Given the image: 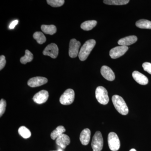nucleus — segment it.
<instances>
[{
	"label": "nucleus",
	"mask_w": 151,
	"mask_h": 151,
	"mask_svg": "<svg viewBox=\"0 0 151 151\" xmlns=\"http://www.w3.org/2000/svg\"><path fill=\"white\" fill-rule=\"evenodd\" d=\"M112 100L114 107L119 113L123 115H127L128 114L129 108L122 97L118 95H114L112 97Z\"/></svg>",
	"instance_id": "f257e3e1"
},
{
	"label": "nucleus",
	"mask_w": 151,
	"mask_h": 151,
	"mask_svg": "<svg viewBox=\"0 0 151 151\" xmlns=\"http://www.w3.org/2000/svg\"><path fill=\"white\" fill-rule=\"evenodd\" d=\"M96 44L94 40H87L81 47L78 53V57L81 61L86 60Z\"/></svg>",
	"instance_id": "f03ea898"
},
{
	"label": "nucleus",
	"mask_w": 151,
	"mask_h": 151,
	"mask_svg": "<svg viewBox=\"0 0 151 151\" xmlns=\"http://www.w3.org/2000/svg\"><path fill=\"white\" fill-rule=\"evenodd\" d=\"M95 96L98 102L102 105H106L109 102L108 91L103 86H99L97 87L95 91Z\"/></svg>",
	"instance_id": "7ed1b4c3"
},
{
	"label": "nucleus",
	"mask_w": 151,
	"mask_h": 151,
	"mask_svg": "<svg viewBox=\"0 0 151 151\" xmlns=\"http://www.w3.org/2000/svg\"><path fill=\"white\" fill-rule=\"evenodd\" d=\"M108 144L111 151H117L120 149L121 144L119 137L116 133L111 132L108 136Z\"/></svg>",
	"instance_id": "20e7f679"
},
{
	"label": "nucleus",
	"mask_w": 151,
	"mask_h": 151,
	"mask_svg": "<svg viewBox=\"0 0 151 151\" xmlns=\"http://www.w3.org/2000/svg\"><path fill=\"white\" fill-rule=\"evenodd\" d=\"M75 98V93L73 90L68 89L65 90L60 98V102L63 105H69L72 104Z\"/></svg>",
	"instance_id": "39448f33"
},
{
	"label": "nucleus",
	"mask_w": 151,
	"mask_h": 151,
	"mask_svg": "<svg viewBox=\"0 0 151 151\" xmlns=\"http://www.w3.org/2000/svg\"><path fill=\"white\" fill-rule=\"evenodd\" d=\"M93 151H101L103 148V139L101 132L97 131L95 133L92 142Z\"/></svg>",
	"instance_id": "423d86ee"
},
{
	"label": "nucleus",
	"mask_w": 151,
	"mask_h": 151,
	"mask_svg": "<svg viewBox=\"0 0 151 151\" xmlns=\"http://www.w3.org/2000/svg\"><path fill=\"white\" fill-rule=\"evenodd\" d=\"M81 46V43L75 39H72L70 40L69 43V56L71 58L76 57L79 53V49Z\"/></svg>",
	"instance_id": "0eeeda50"
},
{
	"label": "nucleus",
	"mask_w": 151,
	"mask_h": 151,
	"mask_svg": "<svg viewBox=\"0 0 151 151\" xmlns=\"http://www.w3.org/2000/svg\"><path fill=\"white\" fill-rule=\"evenodd\" d=\"M58 47L55 43H51L45 47L43 51V54L45 55L50 56L52 58H55L57 57L58 54Z\"/></svg>",
	"instance_id": "6e6552de"
},
{
	"label": "nucleus",
	"mask_w": 151,
	"mask_h": 151,
	"mask_svg": "<svg viewBox=\"0 0 151 151\" xmlns=\"http://www.w3.org/2000/svg\"><path fill=\"white\" fill-rule=\"evenodd\" d=\"M129 49L127 46H119L112 48L110 51V55L112 59H116L124 55Z\"/></svg>",
	"instance_id": "1a4fd4ad"
},
{
	"label": "nucleus",
	"mask_w": 151,
	"mask_h": 151,
	"mask_svg": "<svg viewBox=\"0 0 151 151\" xmlns=\"http://www.w3.org/2000/svg\"><path fill=\"white\" fill-rule=\"evenodd\" d=\"M49 93L46 90H42L37 93L33 97V100L38 104H43L48 100Z\"/></svg>",
	"instance_id": "9d476101"
},
{
	"label": "nucleus",
	"mask_w": 151,
	"mask_h": 151,
	"mask_svg": "<svg viewBox=\"0 0 151 151\" xmlns=\"http://www.w3.org/2000/svg\"><path fill=\"white\" fill-rule=\"evenodd\" d=\"M47 78L41 76H37L31 78L28 81L29 86L31 87H36L43 85L47 82Z\"/></svg>",
	"instance_id": "9b49d317"
},
{
	"label": "nucleus",
	"mask_w": 151,
	"mask_h": 151,
	"mask_svg": "<svg viewBox=\"0 0 151 151\" xmlns=\"http://www.w3.org/2000/svg\"><path fill=\"white\" fill-rule=\"evenodd\" d=\"M100 71L103 77L108 81H112L115 79V74L112 69L108 66L103 65L101 68Z\"/></svg>",
	"instance_id": "f8f14e48"
},
{
	"label": "nucleus",
	"mask_w": 151,
	"mask_h": 151,
	"mask_svg": "<svg viewBox=\"0 0 151 151\" xmlns=\"http://www.w3.org/2000/svg\"><path fill=\"white\" fill-rule=\"evenodd\" d=\"M70 139L68 135L63 134L57 138L55 142L61 148L65 149L70 144Z\"/></svg>",
	"instance_id": "ddd939ff"
},
{
	"label": "nucleus",
	"mask_w": 151,
	"mask_h": 151,
	"mask_svg": "<svg viewBox=\"0 0 151 151\" xmlns=\"http://www.w3.org/2000/svg\"><path fill=\"white\" fill-rule=\"evenodd\" d=\"M132 76L135 81L141 85H145L148 83V79L145 76L137 70L133 72Z\"/></svg>",
	"instance_id": "4468645a"
},
{
	"label": "nucleus",
	"mask_w": 151,
	"mask_h": 151,
	"mask_svg": "<svg viewBox=\"0 0 151 151\" xmlns=\"http://www.w3.org/2000/svg\"><path fill=\"white\" fill-rule=\"evenodd\" d=\"M137 40V37L134 35L129 36L121 39L118 41V44L121 46H127L135 43Z\"/></svg>",
	"instance_id": "2eb2a0df"
},
{
	"label": "nucleus",
	"mask_w": 151,
	"mask_h": 151,
	"mask_svg": "<svg viewBox=\"0 0 151 151\" xmlns=\"http://www.w3.org/2000/svg\"><path fill=\"white\" fill-rule=\"evenodd\" d=\"M91 137V131L89 129H85L81 132L80 135V141L83 145H87L89 142Z\"/></svg>",
	"instance_id": "dca6fc26"
},
{
	"label": "nucleus",
	"mask_w": 151,
	"mask_h": 151,
	"mask_svg": "<svg viewBox=\"0 0 151 151\" xmlns=\"http://www.w3.org/2000/svg\"><path fill=\"white\" fill-rule=\"evenodd\" d=\"M41 28L45 33L50 35H53L57 31L56 27L54 25H42Z\"/></svg>",
	"instance_id": "f3484780"
},
{
	"label": "nucleus",
	"mask_w": 151,
	"mask_h": 151,
	"mask_svg": "<svg viewBox=\"0 0 151 151\" xmlns=\"http://www.w3.org/2000/svg\"><path fill=\"white\" fill-rule=\"evenodd\" d=\"M66 131L65 128L62 126H58L50 134V137L52 140H56L60 135L63 134Z\"/></svg>",
	"instance_id": "a211bd4d"
},
{
	"label": "nucleus",
	"mask_w": 151,
	"mask_h": 151,
	"mask_svg": "<svg viewBox=\"0 0 151 151\" xmlns=\"http://www.w3.org/2000/svg\"><path fill=\"white\" fill-rule=\"evenodd\" d=\"M97 24V22L96 21H86L81 24V27L84 30L89 31L95 27Z\"/></svg>",
	"instance_id": "6ab92c4d"
},
{
	"label": "nucleus",
	"mask_w": 151,
	"mask_h": 151,
	"mask_svg": "<svg viewBox=\"0 0 151 151\" xmlns=\"http://www.w3.org/2000/svg\"><path fill=\"white\" fill-rule=\"evenodd\" d=\"M136 25L139 28L151 29V22L148 20H139L136 22Z\"/></svg>",
	"instance_id": "aec40b11"
},
{
	"label": "nucleus",
	"mask_w": 151,
	"mask_h": 151,
	"mask_svg": "<svg viewBox=\"0 0 151 151\" xmlns=\"http://www.w3.org/2000/svg\"><path fill=\"white\" fill-rule=\"evenodd\" d=\"M33 59V55L29 50H26L25 54L24 56L22 57L20 59V62L22 64H25L27 63L30 62Z\"/></svg>",
	"instance_id": "412c9836"
},
{
	"label": "nucleus",
	"mask_w": 151,
	"mask_h": 151,
	"mask_svg": "<svg viewBox=\"0 0 151 151\" xmlns=\"http://www.w3.org/2000/svg\"><path fill=\"white\" fill-rule=\"evenodd\" d=\"M129 0H105L103 3L110 5H123L128 4Z\"/></svg>",
	"instance_id": "4be33fe9"
},
{
	"label": "nucleus",
	"mask_w": 151,
	"mask_h": 151,
	"mask_svg": "<svg viewBox=\"0 0 151 151\" xmlns=\"http://www.w3.org/2000/svg\"><path fill=\"white\" fill-rule=\"evenodd\" d=\"M18 133L24 139H28L31 136L30 131L24 126H22L19 128Z\"/></svg>",
	"instance_id": "5701e85b"
},
{
	"label": "nucleus",
	"mask_w": 151,
	"mask_h": 151,
	"mask_svg": "<svg viewBox=\"0 0 151 151\" xmlns=\"http://www.w3.org/2000/svg\"><path fill=\"white\" fill-rule=\"evenodd\" d=\"M33 37L39 44H42L46 41L45 36L43 34V33L40 32H36L34 34Z\"/></svg>",
	"instance_id": "b1692460"
},
{
	"label": "nucleus",
	"mask_w": 151,
	"mask_h": 151,
	"mask_svg": "<svg viewBox=\"0 0 151 151\" xmlns=\"http://www.w3.org/2000/svg\"><path fill=\"white\" fill-rule=\"evenodd\" d=\"M47 4L53 7H58L61 6L64 4V0H47Z\"/></svg>",
	"instance_id": "393cba45"
},
{
	"label": "nucleus",
	"mask_w": 151,
	"mask_h": 151,
	"mask_svg": "<svg viewBox=\"0 0 151 151\" xmlns=\"http://www.w3.org/2000/svg\"><path fill=\"white\" fill-rule=\"evenodd\" d=\"M6 103L5 100L1 99L0 101V116L1 117L5 112L6 108Z\"/></svg>",
	"instance_id": "a878e982"
},
{
	"label": "nucleus",
	"mask_w": 151,
	"mask_h": 151,
	"mask_svg": "<svg viewBox=\"0 0 151 151\" xmlns=\"http://www.w3.org/2000/svg\"><path fill=\"white\" fill-rule=\"evenodd\" d=\"M142 67L145 71L151 74V63L149 62H145L142 64Z\"/></svg>",
	"instance_id": "bb28decb"
},
{
	"label": "nucleus",
	"mask_w": 151,
	"mask_h": 151,
	"mask_svg": "<svg viewBox=\"0 0 151 151\" xmlns=\"http://www.w3.org/2000/svg\"><path fill=\"white\" fill-rule=\"evenodd\" d=\"M6 60L5 57L2 55L0 57V70H1L5 66Z\"/></svg>",
	"instance_id": "cd10ccee"
},
{
	"label": "nucleus",
	"mask_w": 151,
	"mask_h": 151,
	"mask_svg": "<svg viewBox=\"0 0 151 151\" xmlns=\"http://www.w3.org/2000/svg\"><path fill=\"white\" fill-rule=\"evenodd\" d=\"M18 22L19 21L18 20H15L12 22L10 24L9 26L10 29H13L18 24Z\"/></svg>",
	"instance_id": "c85d7f7f"
},
{
	"label": "nucleus",
	"mask_w": 151,
	"mask_h": 151,
	"mask_svg": "<svg viewBox=\"0 0 151 151\" xmlns=\"http://www.w3.org/2000/svg\"><path fill=\"white\" fill-rule=\"evenodd\" d=\"M129 151H137L134 149H132Z\"/></svg>",
	"instance_id": "c756f323"
},
{
	"label": "nucleus",
	"mask_w": 151,
	"mask_h": 151,
	"mask_svg": "<svg viewBox=\"0 0 151 151\" xmlns=\"http://www.w3.org/2000/svg\"><path fill=\"white\" fill-rule=\"evenodd\" d=\"M62 151V150H60H60H57V151Z\"/></svg>",
	"instance_id": "7c9ffc66"
}]
</instances>
